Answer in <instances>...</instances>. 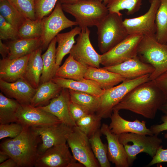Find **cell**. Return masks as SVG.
Returning a JSON list of instances; mask_svg holds the SVG:
<instances>
[{"label":"cell","mask_w":167,"mask_h":167,"mask_svg":"<svg viewBox=\"0 0 167 167\" xmlns=\"http://www.w3.org/2000/svg\"><path fill=\"white\" fill-rule=\"evenodd\" d=\"M166 100L154 80H149L132 89L113 109L128 110L153 119Z\"/></svg>","instance_id":"6da1fadb"},{"label":"cell","mask_w":167,"mask_h":167,"mask_svg":"<svg viewBox=\"0 0 167 167\" xmlns=\"http://www.w3.org/2000/svg\"><path fill=\"white\" fill-rule=\"evenodd\" d=\"M41 141L40 136L31 127L24 126L17 136L2 143L0 149L13 159L18 167H32L39 155L38 145Z\"/></svg>","instance_id":"7a4b0ae2"},{"label":"cell","mask_w":167,"mask_h":167,"mask_svg":"<svg viewBox=\"0 0 167 167\" xmlns=\"http://www.w3.org/2000/svg\"><path fill=\"white\" fill-rule=\"evenodd\" d=\"M62 6L64 11L75 18L81 30L96 26L109 13L106 6L100 0H81Z\"/></svg>","instance_id":"3957f363"},{"label":"cell","mask_w":167,"mask_h":167,"mask_svg":"<svg viewBox=\"0 0 167 167\" xmlns=\"http://www.w3.org/2000/svg\"><path fill=\"white\" fill-rule=\"evenodd\" d=\"M122 16L121 12L109 13L96 26L98 46L102 54L112 49L129 35Z\"/></svg>","instance_id":"277c9868"},{"label":"cell","mask_w":167,"mask_h":167,"mask_svg":"<svg viewBox=\"0 0 167 167\" xmlns=\"http://www.w3.org/2000/svg\"><path fill=\"white\" fill-rule=\"evenodd\" d=\"M137 56L154 68L150 80L155 79L167 71V45L159 43L155 35L143 36L138 46Z\"/></svg>","instance_id":"5b68a950"},{"label":"cell","mask_w":167,"mask_h":167,"mask_svg":"<svg viewBox=\"0 0 167 167\" xmlns=\"http://www.w3.org/2000/svg\"><path fill=\"white\" fill-rule=\"evenodd\" d=\"M119 140L126 151L129 166L132 165L137 155L145 152L152 158L162 143L157 135L146 136L139 134L126 133L118 135Z\"/></svg>","instance_id":"8992f818"},{"label":"cell","mask_w":167,"mask_h":167,"mask_svg":"<svg viewBox=\"0 0 167 167\" xmlns=\"http://www.w3.org/2000/svg\"><path fill=\"white\" fill-rule=\"evenodd\" d=\"M150 75H147L133 79H125L119 84L105 90L100 97L98 107L95 113L101 119L110 118L114 107L132 89L149 80Z\"/></svg>","instance_id":"52a82bcc"},{"label":"cell","mask_w":167,"mask_h":167,"mask_svg":"<svg viewBox=\"0 0 167 167\" xmlns=\"http://www.w3.org/2000/svg\"><path fill=\"white\" fill-rule=\"evenodd\" d=\"M143 36L129 34L112 49L101 55V64L104 67L111 66L136 57L138 46Z\"/></svg>","instance_id":"ba28073f"},{"label":"cell","mask_w":167,"mask_h":167,"mask_svg":"<svg viewBox=\"0 0 167 167\" xmlns=\"http://www.w3.org/2000/svg\"><path fill=\"white\" fill-rule=\"evenodd\" d=\"M67 143L74 158L84 166L100 167L92 151L89 138L76 126L73 127Z\"/></svg>","instance_id":"9c48e42d"},{"label":"cell","mask_w":167,"mask_h":167,"mask_svg":"<svg viewBox=\"0 0 167 167\" xmlns=\"http://www.w3.org/2000/svg\"><path fill=\"white\" fill-rule=\"evenodd\" d=\"M63 11L62 4L58 0L50 15L43 18V31L41 37L43 49L47 48L51 41L61 31L78 25L75 21L67 18Z\"/></svg>","instance_id":"30bf717a"},{"label":"cell","mask_w":167,"mask_h":167,"mask_svg":"<svg viewBox=\"0 0 167 167\" xmlns=\"http://www.w3.org/2000/svg\"><path fill=\"white\" fill-rule=\"evenodd\" d=\"M71 153L66 143L51 147L39 155L35 167H82Z\"/></svg>","instance_id":"8fae6325"},{"label":"cell","mask_w":167,"mask_h":167,"mask_svg":"<svg viewBox=\"0 0 167 167\" xmlns=\"http://www.w3.org/2000/svg\"><path fill=\"white\" fill-rule=\"evenodd\" d=\"M31 127L41 138V143L38 148L39 155L53 146L66 143L73 128L62 122L54 125Z\"/></svg>","instance_id":"7c38bea8"},{"label":"cell","mask_w":167,"mask_h":167,"mask_svg":"<svg viewBox=\"0 0 167 167\" xmlns=\"http://www.w3.org/2000/svg\"><path fill=\"white\" fill-rule=\"evenodd\" d=\"M90 31L88 28L81 30L76 39V43L70 53L77 61L88 66L100 68L101 55L93 47L89 37Z\"/></svg>","instance_id":"4fadbf2b"},{"label":"cell","mask_w":167,"mask_h":167,"mask_svg":"<svg viewBox=\"0 0 167 167\" xmlns=\"http://www.w3.org/2000/svg\"><path fill=\"white\" fill-rule=\"evenodd\" d=\"M148 11L143 15L132 18H126L123 24L129 34L155 35L156 30V17L160 0H149Z\"/></svg>","instance_id":"5bb4252c"},{"label":"cell","mask_w":167,"mask_h":167,"mask_svg":"<svg viewBox=\"0 0 167 167\" xmlns=\"http://www.w3.org/2000/svg\"><path fill=\"white\" fill-rule=\"evenodd\" d=\"M16 116V122L24 126H52L62 122L51 113L30 104H20Z\"/></svg>","instance_id":"9a60e30c"},{"label":"cell","mask_w":167,"mask_h":167,"mask_svg":"<svg viewBox=\"0 0 167 167\" xmlns=\"http://www.w3.org/2000/svg\"><path fill=\"white\" fill-rule=\"evenodd\" d=\"M70 102L68 89L62 88L59 95L51 100L48 105L37 107L53 114L62 122L73 127L76 125L70 113Z\"/></svg>","instance_id":"2e32d148"},{"label":"cell","mask_w":167,"mask_h":167,"mask_svg":"<svg viewBox=\"0 0 167 167\" xmlns=\"http://www.w3.org/2000/svg\"><path fill=\"white\" fill-rule=\"evenodd\" d=\"M103 67L128 80L150 75L154 71V68L151 65L143 62L137 56L119 64Z\"/></svg>","instance_id":"e0dca14e"},{"label":"cell","mask_w":167,"mask_h":167,"mask_svg":"<svg viewBox=\"0 0 167 167\" xmlns=\"http://www.w3.org/2000/svg\"><path fill=\"white\" fill-rule=\"evenodd\" d=\"M0 89L7 97L14 99L20 104H30L36 89L22 78L13 82L0 79Z\"/></svg>","instance_id":"ac0fdd59"},{"label":"cell","mask_w":167,"mask_h":167,"mask_svg":"<svg viewBox=\"0 0 167 167\" xmlns=\"http://www.w3.org/2000/svg\"><path fill=\"white\" fill-rule=\"evenodd\" d=\"M100 131L107 140L108 157L109 161L116 167H129L126 151L119 140L118 135L112 133L109 126L104 123L101 126Z\"/></svg>","instance_id":"d6986e66"},{"label":"cell","mask_w":167,"mask_h":167,"mask_svg":"<svg viewBox=\"0 0 167 167\" xmlns=\"http://www.w3.org/2000/svg\"><path fill=\"white\" fill-rule=\"evenodd\" d=\"M110 118L111 122L109 127L114 134L119 135L131 133L148 135H153L149 128L147 127L145 121H140L137 119L132 121L126 120L120 115L119 111L117 110L113 109Z\"/></svg>","instance_id":"ffe728a7"},{"label":"cell","mask_w":167,"mask_h":167,"mask_svg":"<svg viewBox=\"0 0 167 167\" xmlns=\"http://www.w3.org/2000/svg\"><path fill=\"white\" fill-rule=\"evenodd\" d=\"M30 54L10 59L8 57L0 60V79L13 82L23 79Z\"/></svg>","instance_id":"44dd1931"},{"label":"cell","mask_w":167,"mask_h":167,"mask_svg":"<svg viewBox=\"0 0 167 167\" xmlns=\"http://www.w3.org/2000/svg\"><path fill=\"white\" fill-rule=\"evenodd\" d=\"M84 79L95 82L102 90L110 89L126 79L119 74L103 68L88 67Z\"/></svg>","instance_id":"7402d4cb"},{"label":"cell","mask_w":167,"mask_h":167,"mask_svg":"<svg viewBox=\"0 0 167 167\" xmlns=\"http://www.w3.org/2000/svg\"><path fill=\"white\" fill-rule=\"evenodd\" d=\"M51 80L62 88L84 92L97 97L101 96L105 91L95 82L90 79L75 80L54 76Z\"/></svg>","instance_id":"603a6c76"},{"label":"cell","mask_w":167,"mask_h":167,"mask_svg":"<svg viewBox=\"0 0 167 167\" xmlns=\"http://www.w3.org/2000/svg\"><path fill=\"white\" fill-rule=\"evenodd\" d=\"M42 49V47H40L30 54L23 77L35 89L39 86L43 71Z\"/></svg>","instance_id":"cb8c5ba5"},{"label":"cell","mask_w":167,"mask_h":167,"mask_svg":"<svg viewBox=\"0 0 167 167\" xmlns=\"http://www.w3.org/2000/svg\"><path fill=\"white\" fill-rule=\"evenodd\" d=\"M7 45L10 50L7 57L10 59H13L30 54L39 48L42 47V41L41 38L18 39L11 41Z\"/></svg>","instance_id":"d4e9b609"},{"label":"cell","mask_w":167,"mask_h":167,"mask_svg":"<svg viewBox=\"0 0 167 167\" xmlns=\"http://www.w3.org/2000/svg\"><path fill=\"white\" fill-rule=\"evenodd\" d=\"M88 67L75 60L70 54L57 70L55 77L80 80L84 79Z\"/></svg>","instance_id":"484cf974"},{"label":"cell","mask_w":167,"mask_h":167,"mask_svg":"<svg viewBox=\"0 0 167 167\" xmlns=\"http://www.w3.org/2000/svg\"><path fill=\"white\" fill-rule=\"evenodd\" d=\"M81 29L76 26L68 32L58 33L56 36L58 45L56 49V60L57 66L59 67L65 55L70 54L76 42L75 37L79 35Z\"/></svg>","instance_id":"4316f807"},{"label":"cell","mask_w":167,"mask_h":167,"mask_svg":"<svg viewBox=\"0 0 167 167\" xmlns=\"http://www.w3.org/2000/svg\"><path fill=\"white\" fill-rule=\"evenodd\" d=\"M62 89L52 80L41 84L36 89L30 104L36 107L46 105L59 95Z\"/></svg>","instance_id":"83f0119b"},{"label":"cell","mask_w":167,"mask_h":167,"mask_svg":"<svg viewBox=\"0 0 167 167\" xmlns=\"http://www.w3.org/2000/svg\"><path fill=\"white\" fill-rule=\"evenodd\" d=\"M56 43L55 37L49 43L46 52L41 55L43 69L40 84L51 80L55 76L56 71L59 68L56 63Z\"/></svg>","instance_id":"f1b7e54d"},{"label":"cell","mask_w":167,"mask_h":167,"mask_svg":"<svg viewBox=\"0 0 167 167\" xmlns=\"http://www.w3.org/2000/svg\"><path fill=\"white\" fill-rule=\"evenodd\" d=\"M20 104L0 93V123L16 122V114Z\"/></svg>","instance_id":"f546056e"},{"label":"cell","mask_w":167,"mask_h":167,"mask_svg":"<svg viewBox=\"0 0 167 167\" xmlns=\"http://www.w3.org/2000/svg\"><path fill=\"white\" fill-rule=\"evenodd\" d=\"M100 129L89 138L91 147L100 167H110L108 157V145L104 143L101 139Z\"/></svg>","instance_id":"4dcf8cb0"},{"label":"cell","mask_w":167,"mask_h":167,"mask_svg":"<svg viewBox=\"0 0 167 167\" xmlns=\"http://www.w3.org/2000/svg\"><path fill=\"white\" fill-rule=\"evenodd\" d=\"M71 101L88 111L90 113H95L99 105L100 97L90 94L69 89Z\"/></svg>","instance_id":"1f68e13d"},{"label":"cell","mask_w":167,"mask_h":167,"mask_svg":"<svg viewBox=\"0 0 167 167\" xmlns=\"http://www.w3.org/2000/svg\"><path fill=\"white\" fill-rule=\"evenodd\" d=\"M156 17V30L155 37L160 43H167V0H160Z\"/></svg>","instance_id":"d6a6232c"},{"label":"cell","mask_w":167,"mask_h":167,"mask_svg":"<svg viewBox=\"0 0 167 167\" xmlns=\"http://www.w3.org/2000/svg\"><path fill=\"white\" fill-rule=\"evenodd\" d=\"M43 22V19L33 20L26 19L18 29L19 39L41 38L42 33Z\"/></svg>","instance_id":"836d02e7"},{"label":"cell","mask_w":167,"mask_h":167,"mask_svg":"<svg viewBox=\"0 0 167 167\" xmlns=\"http://www.w3.org/2000/svg\"><path fill=\"white\" fill-rule=\"evenodd\" d=\"M0 13L7 21L18 29L27 19L13 6L8 0L0 1Z\"/></svg>","instance_id":"e575fe53"},{"label":"cell","mask_w":167,"mask_h":167,"mask_svg":"<svg viewBox=\"0 0 167 167\" xmlns=\"http://www.w3.org/2000/svg\"><path fill=\"white\" fill-rule=\"evenodd\" d=\"M142 0H109L106 6L109 13H120L126 10L127 15H133L138 11L142 4Z\"/></svg>","instance_id":"d590c367"},{"label":"cell","mask_w":167,"mask_h":167,"mask_svg":"<svg viewBox=\"0 0 167 167\" xmlns=\"http://www.w3.org/2000/svg\"><path fill=\"white\" fill-rule=\"evenodd\" d=\"M101 119L95 113H90L76 121V125L89 138L100 129Z\"/></svg>","instance_id":"8d00e7d4"},{"label":"cell","mask_w":167,"mask_h":167,"mask_svg":"<svg viewBox=\"0 0 167 167\" xmlns=\"http://www.w3.org/2000/svg\"><path fill=\"white\" fill-rule=\"evenodd\" d=\"M10 3L27 19H36L34 0H8Z\"/></svg>","instance_id":"74e56055"},{"label":"cell","mask_w":167,"mask_h":167,"mask_svg":"<svg viewBox=\"0 0 167 167\" xmlns=\"http://www.w3.org/2000/svg\"><path fill=\"white\" fill-rule=\"evenodd\" d=\"M58 0H34L36 19H42L52 12Z\"/></svg>","instance_id":"f35d334b"},{"label":"cell","mask_w":167,"mask_h":167,"mask_svg":"<svg viewBox=\"0 0 167 167\" xmlns=\"http://www.w3.org/2000/svg\"><path fill=\"white\" fill-rule=\"evenodd\" d=\"M18 39V29L0 15V39L12 41Z\"/></svg>","instance_id":"ab89813d"},{"label":"cell","mask_w":167,"mask_h":167,"mask_svg":"<svg viewBox=\"0 0 167 167\" xmlns=\"http://www.w3.org/2000/svg\"><path fill=\"white\" fill-rule=\"evenodd\" d=\"M24 126L17 122L0 124V139L9 137L14 138L22 132Z\"/></svg>","instance_id":"60d3db41"},{"label":"cell","mask_w":167,"mask_h":167,"mask_svg":"<svg viewBox=\"0 0 167 167\" xmlns=\"http://www.w3.org/2000/svg\"><path fill=\"white\" fill-rule=\"evenodd\" d=\"M69 108L71 116L75 123L84 116L91 113L86 109L72 102L71 101Z\"/></svg>","instance_id":"b9f144b4"},{"label":"cell","mask_w":167,"mask_h":167,"mask_svg":"<svg viewBox=\"0 0 167 167\" xmlns=\"http://www.w3.org/2000/svg\"><path fill=\"white\" fill-rule=\"evenodd\" d=\"M164 136L167 139V133L165 134ZM165 162H167V149H163L161 145L152 161L146 166L150 167L156 164Z\"/></svg>","instance_id":"7bdbcfd3"},{"label":"cell","mask_w":167,"mask_h":167,"mask_svg":"<svg viewBox=\"0 0 167 167\" xmlns=\"http://www.w3.org/2000/svg\"><path fill=\"white\" fill-rule=\"evenodd\" d=\"M153 80L163 92L166 100H167V71Z\"/></svg>","instance_id":"ee69618b"},{"label":"cell","mask_w":167,"mask_h":167,"mask_svg":"<svg viewBox=\"0 0 167 167\" xmlns=\"http://www.w3.org/2000/svg\"><path fill=\"white\" fill-rule=\"evenodd\" d=\"M161 120L162 123L152 125L149 128L153 135H158L161 132L167 131V115L162 116Z\"/></svg>","instance_id":"f6af8a7d"},{"label":"cell","mask_w":167,"mask_h":167,"mask_svg":"<svg viewBox=\"0 0 167 167\" xmlns=\"http://www.w3.org/2000/svg\"><path fill=\"white\" fill-rule=\"evenodd\" d=\"M10 53V50L8 45L3 43L0 39V53L2 58L7 57Z\"/></svg>","instance_id":"bcb514c9"},{"label":"cell","mask_w":167,"mask_h":167,"mask_svg":"<svg viewBox=\"0 0 167 167\" xmlns=\"http://www.w3.org/2000/svg\"><path fill=\"white\" fill-rule=\"evenodd\" d=\"M0 167H18L16 161L10 158L0 164Z\"/></svg>","instance_id":"7dc6e473"},{"label":"cell","mask_w":167,"mask_h":167,"mask_svg":"<svg viewBox=\"0 0 167 167\" xmlns=\"http://www.w3.org/2000/svg\"><path fill=\"white\" fill-rule=\"evenodd\" d=\"M10 156L5 152L0 150V163L3 162L7 159L10 158Z\"/></svg>","instance_id":"c3c4849f"},{"label":"cell","mask_w":167,"mask_h":167,"mask_svg":"<svg viewBox=\"0 0 167 167\" xmlns=\"http://www.w3.org/2000/svg\"><path fill=\"white\" fill-rule=\"evenodd\" d=\"M159 110L161 111L165 114L167 115V100H166L160 108Z\"/></svg>","instance_id":"681fc988"},{"label":"cell","mask_w":167,"mask_h":167,"mask_svg":"<svg viewBox=\"0 0 167 167\" xmlns=\"http://www.w3.org/2000/svg\"><path fill=\"white\" fill-rule=\"evenodd\" d=\"M62 4H69L81 0H58Z\"/></svg>","instance_id":"f907efd6"},{"label":"cell","mask_w":167,"mask_h":167,"mask_svg":"<svg viewBox=\"0 0 167 167\" xmlns=\"http://www.w3.org/2000/svg\"><path fill=\"white\" fill-rule=\"evenodd\" d=\"M105 5H106L109 0H100Z\"/></svg>","instance_id":"816d5d0a"},{"label":"cell","mask_w":167,"mask_h":167,"mask_svg":"<svg viewBox=\"0 0 167 167\" xmlns=\"http://www.w3.org/2000/svg\"><path fill=\"white\" fill-rule=\"evenodd\" d=\"M2 0H0V1H2Z\"/></svg>","instance_id":"f5cc1de1"},{"label":"cell","mask_w":167,"mask_h":167,"mask_svg":"<svg viewBox=\"0 0 167 167\" xmlns=\"http://www.w3.org/2000/svg\"><path fill=\"white\" fill-rule=\"evenodd\" d=\"M166 44V45H167V43Z\"/></svg>","instance_id":"db71d44e"}]
</instances>
